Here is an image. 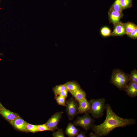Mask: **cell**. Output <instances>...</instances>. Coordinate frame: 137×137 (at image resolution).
<instances>
[{"instance_id":"obj_4","label":"cell","mask_w":137,"mask_h":137,"mask_svg":"<svg viewBox=\"0 0 137 137\" xmlns=\"http://www.w3.org/2000/svg\"><path fill=\"white\" fill-rule=\"evenodd\" d=\"M95 121L94 118L92 117L88 113L83 116L78 117L74 122V125L82 127L85 130H88L91 128Z\"/></svg>"},{"instance_id":"obj_22","label":"cell","mask_w":137,"mask_h":137,"mask_svg":"<svg viewBox=\"0 0 137 137\" xmlns=\"http://www.w3.org/2000/svg\"><path fill=\"white\" fill-rule=\"evenodd\" d=\"M130 75V81L137 83V71L135 69L131 71Z\"/></svg>"},{"instance_id":"obj_1","label":"cell","mask_w":137,"mask_h":137,"mask_svg":"<svg viewBox=\"0 0 137 137\" xmlns=\"http://www.w3.org/2000/svg\"><path fill=\"white\" fill-rule=\"evenodd\" d=\"M105 108L106 116L105 121L99 125L94 124L91 128L98 137L106 136L115 128L133 125L136 123L135 119L124 118L117 115L108 104H105Z\"/></svg>"},{"instance_id":"obj_30","label":"cell","mask_w":137,"mask_h":137,"mask_svg":"<svg viewBox=\"0 0 137 137\" xmlns=\"http://www.w3.org/2000/svg\"><path fill=\"white\" fill-rule=\"evenodd\" d=\"M5 109L0 102V111Z\"/></svg>"},{"instance_id":"obj_3","label":"cell","mask_w":137,"mask_h":137,"mask_svg":"<svg viewBox=\"0 0 137 137\" xmlns=\"http://www.w3.org/2000/svg\"><path fill=\"white\" fill-rule=\"evenodd\" d=\"M106 100L104 98L92 99L89 101L90 108L88 113H90L93 118H98L104 114L105 109Z\"/></svg>"},{"instance_id":"obj_23","label":"cell","mask_w":137,"mask_h":137,"mask_svg":"<svg viewBox=\"0 0 137 137\" xmlns=\"http://www.w3.org/2000/svg\"><path fill=\"white\" fill-rule=\"evenodd\" d=\"M52 135L54 137H65L63 130L62 128L58 129L56 132H54Z\"/></svg>"},{"instance_id":"obj_9","label":"cell","mask_w":137,"mask_h":137,"mask_svg":"<svg viewBox=\"0 0 137 137\" xmlns=\"http://www.w3.org/2000/svg\"><path fill=\"white\" fill-rule=\"evenodd\" d=\"M125 90L129 97H136L137 96V83L130 81Z\"/></svg>"},{"instance_id":"obj_15","label":"cell","mask_w":137,"mask_h":137,"mask_svg":"<svg viewBox=\"0 0 137 137\" xmlns=\"http://www.w3.org/2000/svg\"><path fill=\"white\" fill-rule=\"evenodd\" d=\"M70 93L75 98V99L78 102L86 97L85 92L81 89Z\"/></svg>"},{"instance_id":"obj_5","label":"cell","mask_w":137,"mask_h":137,"mask_svg":"<svg viewBox=\"0 0 137 137\" xmlns=\"http://www.w3.org/2000/svg\"><path fill=\"white\" fill-rule=\"evenodd\" d=\"M77 101L73 98L65 101V111L69 120H72L78 114V104Z\"/></svg>"},{"instance_id":"obj_7","label":"cell","mask_w":137,"mask_h":137,"mask_svg":"<svg viewBox=\"0 0 137 137\" xmlns=\"http://www.w3.org/2000/svg\"><path fill=\"white\" fill-rule=\"evenodd\" d=\"M90 108V104L86 98L79 101L78 113H88Z\"/></svg>"},{"instance_id":"obj_18","label":"cell","mask_w":137,"mask_h":137,"mask_svg":"<svg viewBox=\"0 0 137 137\" xmlns=\"http://www.w3.org/2000/svg\"><path fill=\"white\" fill-rule=\"evenodd\" d=\"M110 9L115 11L122 12L123 10L121 5L120 0H115L112 5Z\"/></svg>"},{"instance_id":"obj_16","label":"cell","mask_w":137,"mask_h":137,"mask_svg":"<svg viewBox=\"0 0 137 137\" xmlns=\"http://www.w3.org/2000/svg\"><path fill=\"white\" fill-rule=\"evenodd\" d=\"M124 25L126 33L128 35L134 29L137 27L136 25L131 22H127L124 24Z\"/></svg>"},{"instance_id":"obj_11","label":"cell","mask_w":137,"mask_h":137,"mask_svg":"<svg viewBox=\"0 0 137 137\" xmlns=\"http://www.w3.org/2000/svg\"><path fill=\"white\" fill-rule=\"evenodd\" d=\"M80 131V129L76 128L74 124L69 123L66 127L65 133L69 137H73L76 136Z\"/></svg>"},{"instance_id":"obj_21","label":"cell","mask_w":137,"mask_h":137,"mask_svg":"<svg viewBox=\"0 0 137 137\" xmlns=\"http://www.w3.org/2000/svg\"><path fill=\"white\" fill-rule=\"evenodd\" d=\"M55 99L58 105H60L66 106L65 104V98L63 97L58 95L56 96Z\"/></svg>"},{"instance_id":"obj_25","label":"cell","mask_w":137,"mask_h":137,"mask_svg":"<svg viewBox=\"0 0 137 137\" xmlns=\"http://www.w3.org/2000/svg\"><path fill=\"white\" fill-rule=\"evenodd\" d=\"M38 131H51L50 129L45 124H44L37 125Z\"/></svg>"},{"instance_id":"obj_26","label":"cell","mask_w":137,"mask_h":137,"mask_svg":"<svg viewBox=\"0 0 137 137\" xmlns=\"http://www.w3.org/2000/svg\"><path fill=\"white\" fill-rule=\"evenodd\" d=\"M130 37L136 39L137 38V27L134 29L129 35H128Z\"/></svg>"},{"instance_id":"obj_8","label":"cell","mask_w":137,"mask_h":137,"mask_svg":"<svg viewBox=\"0 0 137 137\" xmlns=\"http://www.w3.org/2000/svg\"><path fill=\"white\" fill-rule=\"evenodd\" d=\"M10 123L17 129L22 131H26V126L27 122L20 117L11 121Z\"/></svg>"},{"instance_id":"obj_14","label":"cell","mask_w":137,"mask_h":137,"mask_svg":"<svg viewBox=\"0 0 137 137\" xmlns=\"http://www.w3.org/2000/svg\"><path fill=\"white\" fill-rule=\"evenodd\" d=\"M64 85L66 90L70 92L81 89L79 85L77 82L74 81H68Z\"/></svg>"},{"instance_id":"obj_12","label":"cell","mask_w":137,"mask_h":137,"mask_svg":"<svg viewBox=\"0 0 137 137\" xmlns=\"http://www.w3.org/2000/svg\"><path fill=\"white\" fill-rule=\"evenodd\" d=\"M109 14L110 21L114 25L119 22L122 16V12L115 11L111 9Z\"/></svg>"},{"instance_id":"obj_28","label":"cell","mask_w":137,"mask_h":137,"mask_svg":"<svg viewBox=\"0 0 137 137\" xmlns=\"http://www.w3.org/2000/svg\"><path fill=\"white\" fill-rule=\"evenodd\" d=\"M77 137H86V135L84 132H79L76 136Z\"/></svg>"},{"instance_id":"obj_20","label":"cell","mask_w":137,"mask_h":137,"mask_svg":"<svg viewBox=\"0 0 137 137\" xmlns=\"http://www.w3.org/2000/svg\"><path fill=\"white\" fill-rule=\"evenodd\" d=\"M66 90V89L64 84H60L56 85L54 87L53 89V91L56 96L58 95L60 92Z\"/></svg>"},{"instance_id":"obj_17","label":"cell","mask_w":137,"mask_h":137,"mask_svg":"<svg viewBox=\"0 0 137 137\" xmlns=\"http://www.w3.org/2000/svg\"><path fill=\"white\" fill-rule=\"evenodd\" d=\"M122 10L129 8L132 5V0H120Z\"/></svg>"},{"instance_id":"obj_10","label":"cell","mask_w":137,"mask_h":137,"mask_svg":"<svg viewBox=\"0 0 137 137\" xmlns=\"http://www.w3.org/2000/svg\"><path fill=\"white\" fill-rule=\"evenodd\" d=\"M114 25V28L113 32L111 34V35L113 36H120L126 34L123 23L119 22Z\"/></svg>"},{"instance_id":"obj_6","label":"cell","mask_w":137,"mask_h":137,"mask_svg":"<svg viewBox=\"0 0 137 137\" xmlns=\"http://www.w3.org/2000/svg\"><path fill=\"white\" fill-rule=\"evenodd\" d=\"M63 111H59L53 114L45 124L50 129L54 131L58 128V123L61 118Z\"/></svg>"},{"instance_id":"obj_19","label":"cell","mask_w":137,"mask_h":137,"mask_svg":"<svg viewBox=\"0 0 137 137\" xmlns=\"http://www.w3.org/2000/svg\"><path fill=\"white\" fill-rule=\"evenodd\" d=\"M26 131L36 132L38 131L37 126L27 123L26 126Z\"/></svg>"},{"instance_id":"obj_29","label":"cell","mask_w":137,"mask_h":137,"mask_svg":"<svg viewBox=\"0 0 137 137\" xmlns=\"http://www.w3.org/2000/svg\"><path fill=\"white\" fill-rule=\"evenodd\" d=\"M89 137H98L97 135L94 133L92 132H91L89 134Z\"/></svg>"},{"instance_id":"obj_24","label":"cell","mask_w":137,"mask_h":137,"mask_svg":"<svg viewBox=\"0 0 137 137\" xmlns=\"http://www.w3.org/2000/svg\"><path fill=\"white\" fill-rule=\"evenodd\" d=\"M101 33L104 36H108L111 35V30L108 27H105L102 28L101 30Z\"/></svg>"},{"instance_id":"obj_13","label":"cell","mask_w":137,"mask_h":137,"mask_svg":"<svg viewBox=\"0 0 137 137\" xmlns=\"http://www.w3.org/2000/svg\"><path fill=\"white\" fill-rule=\"evenodd\" d=\"M0 114L10 122L12 120L20 117L17 114L6 109L0 111Z\"/></svg>"},{"instance_id":"obj_2","label":"cell","mask_w":137,"mask_h":137,"mask_svg":"<svg viewBox=\"0 0 137 137\" xmlns=\"http://www.w3.org/2000/svg\"><path fill=\"white\" fill-rule=\"evenodd\" d=\"M130 80V74L117 69L113 71L110 82L119 89L125 90Z\"/></svg>"},{"instance_id":"obj_27","label":"cell","mask_w":137,"mask_h":137,"mask_svg":"<svg viewBox=\"0 0 137 137\" xmlns=\"http://www.w3.org/2000/svg\"><path fill=\"white\" fill-rule=\"evenodd\" d=\"M68 91L66 90L62 91L60 92L58 95L62 96L66 98L67 96Z\"/></svg>"}]
</instances>
